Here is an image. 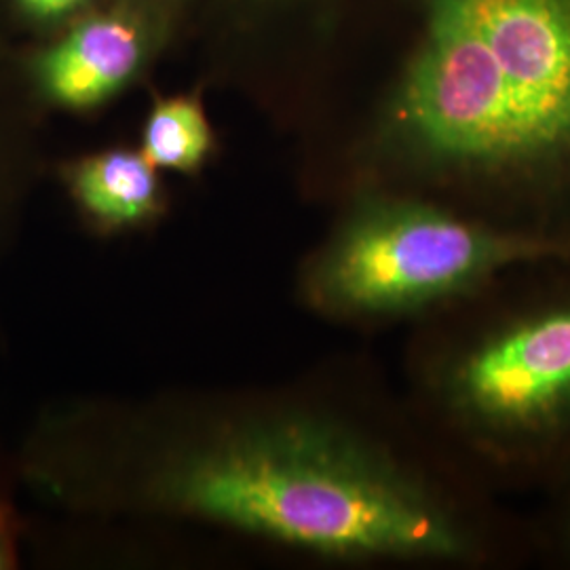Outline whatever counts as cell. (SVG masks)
Listing matches in <instances>:
<instances>
[{
    "label": "cell",
    "instance_id": "obj_1",
    "mask_svg": "<svg viewBox=\"0 0 570 570\" xmlns=\"http://www.w3.org/2000/svg\"><path fill=\"white\" fill-rule=\"evenodd\" d=\"M161 511L336 556H450L449 518L381 456L332 429L275 419L171 454L144 490Z\"/></svg>",
    "mask_w": 570,
    "mask_h": 570
},
{
    "label": "cell",
    "instance_id": "obj_2",
    "mask_svg": "<svg viewBox=\"0 0 570 570\" xmlns=\"http://www.w3.org/2000/svg\"><path fill=\"white\" fill-rule=\"evenodd\" d=\"M425 37L395 102L421 157L469 171L570 159V0H419Z\"/></svg>",
    "mask_w": 570,
    "mask_h": 570
},
{
    "label": "cell",
    "instance_id": "obj_3",
    "mask_svg": "<svg viewBox=\"0 0 570 570\" xmlns=\"http://www.w3.org/2000/svg\"><path fill=\"white\" fill-rule=\"evenodd\" d=\"M558 245L492 233L419 204L362 209L311 273L320 305L345 313H393L454 294Z\"/></svg>",
    "mask_w": 570,
    "mask_h": 570
},
{
    "label": "cell",
    "instance_id": "obj_4",
    "mask_svg": "<svg viewBox=\"0 0 570 570\" xmlns=\"http://www.w3.org/2000/svg\"><path fill=\"white\" fill-rule=\"evenodd\" d=\"M461 393L484 416L537 421L570 404V311L518 327L469 357Z\"/></svg>",
    "mask_w": 570,
    "mask_h": 570
},
{
    "label": "cell",
    "instance_id": "obj_5",
    "mask_svg": "<svg viewBox=\"0 0 570 570\" xmlns=\"http://www.w3.org/2000/svg\"><path fill=\"white\" fill-rule=\"evenodd\" d=\"M142 42L121 20L85 21L42 56L37 72L45 96L66 108H91L119 91L136 72Z\"/></svg>",
    "mask_w": 570,
    "mask_h": 570
},
{
    "label": "cell",
    "instance_id": "obj_6",
    "mask_svg": "<svg viewBox=\"0 0 570 570\" xmlns=\"http://www.w3.org/2000/svg\"><path fill=\"white\" fill-rule=\"evenodd\" d=\"M142 153L106 150L68 169V188L85 218L104 230H125L161 212V188Z\"/></svg>",
    "mask_w": 570,
    "mask_h": 570
},
{
    "label": "cell",
    "instance_id": "obj_7",
    "mask_svg": "<svg viewBox=\"0 0 570 570\" xmlns=\"http://www.w3.org/2000/svg\"><path fill=\"white\" fill-rule=\"evenodd\" d=\"M212 144L214 134L204 108L188 98L157 104L144 125L142 155L161 169H199L212 153Z\"/></svg>",
    "mask_w": 570,
    "mask_h": 570
},
{
    "label": "cell",
    "instance_id": "obj_8",
    "mask_svg": "<svg viewBox=\"0 0 570 570\" xmlns=\"http://www.w3.org/2000/svg\"><path fill=\"white\" fill-rule=\"evenodd\" d=\"M20 562V524L11 501L0 490V570Z\"/></svg>",
    "mask_w": 570,
    "mask_h": 570
},
{
    "label": "cell",
    "instance_id": "obj_9",
    "mask_svg": "<svg viewBox=\"0 0 570 570\" xmlns=\"http://www.w3.org/2000/svg\"><path fill=\"white\" fill-rule=\"evenodd\" d=\"M82 0H47L42 7L41 18H53V16H61L75 7H79Z\"/></svg>",
    "mask_w": 570,
    "mask_h": 570
},
{
    "label": "cell",
    "instance_id": "obj_10",
    "mask_svg": "<svg viewBox=\"0 0 570 570\" xmlns=\"http://www.w3.org/2000/svg\"><path fill=\"white\" fill-rule=\"evenodd\" d=\"M45 2H47V0H20L21 7H23L28 13H32V16H39V18H41Z\"/></svg>",
    "mask_w": 570,
    "mask_h": 570
}]
</instances>
